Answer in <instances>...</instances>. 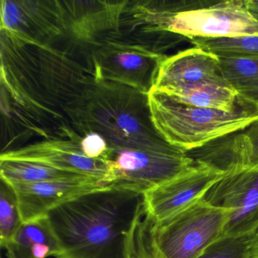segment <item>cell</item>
<instances>
[{
    "label": "cell",
    "instance_id": "6da1fadb",
    "mask_svg": "<svg viewBox=\"0 0 258 258\" xmlns=\"http://www.w3.org/2000/svg\"><path fill=\"white\" fill-rule=\"evenodd\" d=\"M46 217L61 248L56 258H136L147 212L144 194L110 186L63 204Z\"/></svg>",
    "mask_w": 258,
    "mask_h": 258
},
{
    "label": "cell",
    "instance_id": "7a4b0ae2",
    "mask_svg": "<svg viewBox=\"0 0 258 258\" xmlns=\"http://www.w3.org/2000/svg\"><path fill=\"white\" fill-rule=\"evenodd\" d=\"M89 127L105 137L111 148L179 152L152 123L148 94L112 82L96 83L90 93ZM184 152V151H183Z\"/></svg>",
    "mask_w": 258,
    "mask_h": 258
},
{
    "label": "cell",
    "instance_id": "3957f363",
    "mask_svg": "<svg viewBox=\"0 0 258 258\" xmlns=\"http://www.w3.org/2000/svg\"><path fill=\"white\" fill-rule=\"evenodd\" d=\"M151 119L167 143L184 152L243 131L258 114L238 102L232 111L191 106L152 88L148 94Z\"/></svg>",
    "mask_w": 258,
    "mask_h": 258
},
{
    "label": "cell",
    "instance_id": "277c9868",
    "mask_svg": "<svg viewBox=\"0 0 258 258\" xmlns=\"http://www.w3.org/2000/svg\"><path fill=\"white\" fill-rule=\"evenodd\" d=\"M1 61L2 87L14 101L18 117L46 138V130L52 124L66 135L71 128L49 103L40 84L36 42L1 29Z\"/></svg>",
    "mask_w": 258,
    "mask_h": 258
},
{
    "label": "cell",
    "instance_id": "5b68a950",
    "mask_svg": "<svg viewBox=\"0 0 258 258\" xmlns=\"http://www.w3.org/2000/svg\"><path fill=\"white\" fill-rule=\"evenodd\" d=\"M39 77L49 103L81 137L90 134L88 105L96 81L87 67L64 51L36 43Z\"/></svg>",
    "mask_w": 258,
    "mask_h": 258
},
{
    "label": "cell",
    "instance_id": "8992f818",
    "mask_svg": "<svg viewBox=\"0 0 258 258\" xmlns=\"http://www.w3.org/2000/svg\"><path fill=\"white\" fill-rule=\"evenodd\" d=\"M229 214L201 199L163 221L148 218L151 247L160 258H198L223 235Z\"/></svg>",
    "mask_w": 258,
    "mask_h": 258
},
{
    "label": "cell",
    "instance_id": "52a82bcc",
    "mask_svg": "<svg viewBox=\"0 0 258 258\" xmlns=\"http://www.w3.org/2000/svg\"><path fill=\"white\" fill-rule=\"evenodd\" d=\"M87 54V68L96 83H116L146 94L167 58L121 34L103 39Z\"/></svg>",
    "mask_w": 258,
    "mask_h": 258
},
{
    "label": "cell",
    "instance_id": "ba28073f",
    "mask_svg": "<svg viewBox=\"0 0 258 258\" xmlns=\"http://www.w3.org/2000/svg\"><path fill=\"white\" fill-rule=\"evenodd\" d=\"M105 161L109 164L112 186L142 194L194 166L183 151L165 152L109 147Z\"/></svg>",
    "mask_w": 258,
    "mask_h": 258
},
{
    "label": "cell",
    "instance_id": "9c48e42d",
    "mask_svg": "<svg viewBox=\"0 0 258 258\" xmlns=\"http://www.w3.org/2000/svg\"><path fill=\"white\" fill-rule=\"evenodd\" d=\"M202 199L230 212L222 236L257 233L258 169L245 167L224 173Z\"/></svg>",
    "mask_w": 258,
    "mask_h": 258
},
{
    "label": "cell",
    "instance_id": "30bf717a",
    "mask_svg": "<svg viewBox=\"0 0 258 258\" xmlns=\"http://www.w3.org/2000/svg\"><path fill=\"white\" fill-rule=\"evenodd\" d=\"M129 1H61L66 38L88 52L103 39L120 34Z\"/></svg>",
    "mask_w": 258,
    "mask_h": 258
},
{
    "label": "cell",
    "instance_id": "8fae6325",
    "mask_svg": "<svg viewBox=\"0 0 258 258\" xmlns=\"http://www.w3.org/2000/svg\"><path fill=\"white\" fill-rule=\"evenodd\" d=\"M223 174L194 164L182 174L145 193L148 218L158 223L182 212L201 200Z\"/></svg>",
    "mask_w": 258,
    "mask_h": 258
},
{
    "label": "cell",
    "instance_id": "7c38bea8",
    "mask_svg": "<svg viewBox=\"0 0 258 258\" xmlns=\"http://www.w3.org/2000/svg\"><path fill=\"white\" fill-rule=\"evenodd\" d=\"M1 29L46 45L67 35L61 1L2 0Z\"/></svg>",
    "mask_w": 258,
    "mask_h": 258
},
{
    "label": "cell",
    "instance_id": "4fadbf2b",
    "mask_svg": "<svg viewBox=\"0 0 258 258\" xmlns=\"http://www.w3.org/2000/svg\"><path fill=\"white\" fill-rule=\"evenodd\" d=\"M0 159L42 163L64 171L98 178L111 185L108 163L105 160L86 156L81 144L73 140L52 139L37 142L4 152Z\"/></svg>",
    "mask_w": 258,
    "mask_h": 258
},
{
    "label": "cell",
    "instance_id": "5bb4252c",
    "mask_svg": "<svg viewBox=\"0 0 258 258\" xmlns=\"http://www.w3.org/2000/svg\"><path fill=\"white\" fill-rule=\"evenodd\" d=\"M16 191L22 223L47 216L63 204L83 195L111 186L95 177L11 185Z\"/></svg>",
    "mask_w": 258,
    "mask_h": 258
},
{
    "label": "cell",
    "instance_id": "9a60e30c",
    "mask_svg": "<svg viewBox=\"0 0 258 258\" xmlns=\"http://www.w3.org/2000/svg\"><path fill=\"white\" fill-rule=\"evenodd\" d=\"M199 84L229 87L222 75L220 59L195 46L167 57L163 61L153 88L162 91Z\"/></svg>",
    "mask_w": 258,
    "mask_h": 258
},
{
    "label": "cell",
    "instance_id": "2e32d148",
    "mask_svg": "<svg viewBox=\"0 0 258 258\" xmlns=\"http://www.w3.org/2000/svg\"><path fill=\"white\" fill-rule=\"evenodd\" d=\"M9 258H46L61 251L47 217L22 223L7 246Z\"/></svg>",
    "mask_w": 258,
    "mask_h": 258
},
{
    "label": "cell",
    "instance_id": "e0dca14e",
    "mask_svg": "<svg viewBox=\"0 0 258 258\" xmlns=\"http://www.w3.org/2000/svg\"><path fill=\"white\" fill-rule=\"evenodd\" d=\"M158 91L178 102L199 108L232 111L239 104L236 93L231 87L217 84H199Z\"/></svg>",
    "mask_w": 258,
    "mask_h": 258
},
{
    "label": "cell",
    "instance_id": "ac0fdd59",
    "mask_svg": "<svg viewBox=\"0 0 258 258\" xmlns=\"http://www.w3.org/2000/svg\"><path fill=\"white\" fill-rule=\"evenodd\" d=\"M219 59L222 75L238 102L258 114V58Z\"/></svg>",
    "mask_w": 258,
    "mask_h": 258
},
{
    "label": "cell",
    "instance_id": "d6986e66",
    "mask_svg": "<svg viewBox=\"0 0 258 258\" xmlns=\"http://www.w3.org/2000/svg\"><path fill=\"white\" fill-rule=\"evenodd\" d=\"M0 175L1 179L10 185L93 177L64 171L42 163L21 160L0 159Z\"/></svg>",
    "mask_w": 258,
    "mask_h": 258
},
{
    "label": "cell",
    "instance_id": "ffe728a7",
    "mask_svg": "<svg viewBox=\"0 0 258 258\" xmlns=\"http://www.w3.org/2000/svg\"><path fill=\"white\" fill-rule=\"evenodd\" d=\"M190 41L218 58H258V35L220 38H191Z\"/></svg>",
    "mask_w": 258,
    "mask_h": 258
},
{
    "label": "cell",
    "instance_id": "44dd1931",
    "mask_svg": "<svg viewBox=\"0 0 258 258\" xmlns=\"http://www.w3.org/2000/svg\"><path fill=\"white\" fill-rule=\"evenodd\" d=\"M22 224L14 188L1 179L0 185V244L7 248Z\"/></svg>",
    "mask_w": 258,
    "mask_h": 258
},
{
    "label": "cell",
    "instance_id": "7402d4cb",
    "mask_svg": "<svg viewBox=\"0 0 258 258\" xmlns=\"http://www.w3.org/2000/svg\"><path fill=\"white\" fill-rule=\"evenodd\" d=\"M256 235H223L198 258H252L256 253Z\"/></svg>",
    "mask_w": 258,
    "mask_h": 258
},
{
    "label": "cell",
    "instance_id": "603a6c76",
    "mask_svg": "<svg viewBox=\"0 0 258 258\" xmlns=\"http://www.w3.org/2000/svg\"><path fill=\"white\" fill-rule=\"evenodd\" d=\"M238 168L258 169V119L237 133Z\"/></svg>",
    "mask_w": 258,
    "mask_h": 258
},
{
    "label": "cell",
    "instance_id": "cb8c5ba5",
    "mask_svg": "<svg viewBox=\"0 0 258 258\" xmlns=\"http://www.w3.org/2000/svg\"><path fill=\"white\" fill-rule=\"evenodd\" d=\"M80 144L86 156L105 161L109 146L103 136L96 132L90 133L83 137Z\"/></svg>",
    "mask_w": 258,
    "mask_h": 258
},
{
    "label": "cell",
    "instance_id": "d4e9b609",
    "mask_svg": "<svg viewBox=\"0 0 258 258\" xmlns=\"http://www.w3.org/2000/svg\"><path fill=\"white\" fill-rule=\"evenodd\" d=\"M136 258H160L151 247L147 229L145 227L140 231L137 238Z\"/></svg>",
    "mask_w": 258,
    "mask_h": 258
},
{
    "label": "cell",
    "instance_id": "484cf974",
    "mask_svg": "<svg viewBox=\"0 0 258 258\" xmlns=\"http://www.w3.org/2000/svg\"><path fill=\"white\" fill-rule=\"evenodd\" d=\"M245 5L250 14L258 21V0H245Z\"/></svg>",
    "mask_w": 258,
    "mask_h": 258
},
{
    "label": "cell",
    "instance_id": "4316f807",
    "mask_svg": "<svg viewBox=\"0 0 258 258\" xmlns=\"http://www.w3.org/2000/svg\"><path fill=\"white\" fill-rule=\"evenodd\" d=\"M256 253L258 252V232L256 235Z\"/></svg>",
    "mask_w": 258,
    "mask_h": 258
},
{
    "label": "cell",
    "instance_id": "83f0119b",
    "mask_svg": "<svg viewBox=\"0 0 258 258\" xmlns=\"http://www.w3.org/2000/svg\"><path fill=\"white\" fill-rule=\"evenodd\" d=\"M252 258H258V252L256 253V254L254 255V256H253Z\"/></svg>",
    "mask_w": 258,
    "mask_h": 258
}]
</instances>
